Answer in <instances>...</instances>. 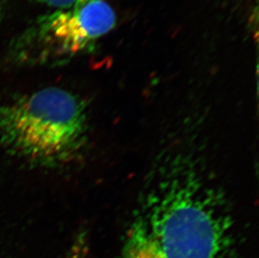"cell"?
Instances as JSON below:
<instances>
[{
	"label": "cell",
	"mask_w": 259,
	"mask_h": 258,
	"mask_svg": "<svg viewBox=\"0 0 259 258\" xmlns=\"http://www.w3.org/2000/svg\"><path fill=\"white\" fill-rule=\"evenodd\" d=\"M83 102L61 88H45L0 107V144L38 165H61L86 143Z\"/></svg>",
	"instance_id": "cell-2"
},
{
	"label": "cell",
	"mask_w": 259,
	"mask_h": 258,
	"mask_svg": "<svg viewBox=\"0 0 259 258\" xmlns=\"http://www.w3.org/2000/svg\"><path fill=\"white\" fill-rule=\"evenodd\" d=\"M235 223L225 192L199 157H162L135 205L119 258H233Z\"/></svg>",
	"instance_id": "cell-1"
},
{
	"label": "cell",
	"mask_w": 259,
	"mask_h": 258,
	"mask_svg": "<svg viewBox=\"0 0 259 258\" xmlns=\"http://www.w3.org/2000/svg\"><path fill=\"white\" fill-rule=\"evenodd\" d=\"M116 22L115 12L105 0H89L42 18L34 36L48 53L72 55L108 34Z\"/></svg>",
	"instance_id": "cell-3"
},
{
	"label": "cell",
	"mask_w": 259,
	"mask_h": 258,
	"mask_svg": "<svg viewBox=\"0 0 259 258\" xmlns=\"http://www.w3.org/2000/svg\"><path fill=\"white\" fill-rule=\"evenodd\" d=\"M39 2L57 8L59 10H69L82 5L89 0H39Z\"/></svg>",
	"instance_id": "cell-4"
}]
</instances>
